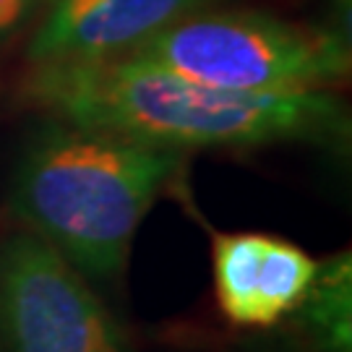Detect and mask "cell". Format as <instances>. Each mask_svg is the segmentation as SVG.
I'll use <instances>...</instances> for the list:
<instances>
[{
  "instance_id": "cell-1",
  "label": "cell",
  "mask_w": 352,
  "mask_h": 352,
  "mask_svg": "<svg viewBox=\"0 0 352 352\" xmlns=\"http://www.w3.org/2000/svg\"><path fill=\"white\" fill-rule=\"evenodd\" d=\"M29 94L71 126L177 151L350 139V115L327 89L227 91L133 58L37 65Z\"/></svg>"
},
{
  "instance_id": "cell-7",
  "label": "cell",
  "mask_w": 352,
  "mask_h": 352,
  "mask_svg": "<svg viewBox=\"0 0 352 352\" xmlns=\"http://www.w3.org/2000/svg\"><path fill=\"white\" fill-rule=\"evenodd\" d=\"M266 235L222 232L214 235V289L222 314L238 327H261L258 316V264Z\"/></svg>"
},
{
  "instance_id": "cell-4",
  "label": "cell",
  "mask_w": 352,
  "mask_h": 352,
  "mask_svg": "<svg viewBox=\"0 0 352 352\" xmlns=\"http://www.w3.org/2000/svg\"><path fill=\"white\" fill-rule=\"evenodd\" d=\"M0 352H133L128 331L52 245L0 238Z\"/></svg>"
},
{
  "instance_id": "cell-5",
  "label": "cell",
  "mask_w": 352,
  "mask_h": 352,
  "mask_svg": "<svg viewBox=\"0 0 352 352\" xmlns=\"http://www.w3.org/2000/svg\"><path fill=\"white\" fill-rule=\"evenodd\" d=\"M209 0H50L26 55L34 65L120 58Z\"/></svg>"
},
{
  "instance_id": "cell-9",
  "label": "cell",
  "mask_w": 352,
  "mask_h": 352,
  "mask_svg": "<svg viewBox=\"0 0 352 352\" xmlns=\"http://www.w3.org/2000/svg\"><path fill=\"white\" fill-rule=\"evenodd\" d=\"M50 0H0V45L21 34L26 26L45 13Z\"/></svg>"
},
{
  "instance_id": "cell-3",
  "label": "cell",
  "mask_w": 352,
  "mask_h": 352,
  "mask_svg": "<svg viewBox=\"0 0 352 352\" xmlns=\"http://www.w3.org/2000/svg\"><path fill=\"white\" fill-rule=\"evenodd\" d=\"M227 91H305L350 74L347 34L266 13H190L120 55Z\"/></svg>"
},
{
  "instance_id": "cell-8",
  "label": "cell",
  "mask_w": 352,
  "mask_h": 352,
  "mask_svg": "<svg viewBox=\"0 0 352 352\" xmlns=\"http://www.w3.org/2000/svg\"><path fill=\"white\" fill-rule=\"evenodd\" d=\"M316 272L318 261L302 251L300 245L266 235L256 285L261 327L277 324L300 305Z\"/></svg>"
},
{
  "instance_id": "cell-2",
  "label": "cell",
  "mask_w": 352,
  "mask_h": 352,
  "mask_svg": "<svg viewBox=\"0 0 352 352\" xmlns=\"http://www.w3.org/2000/svg\"><path fill=\"white\" fill-rule=\"evenodd\" d=\"M183 164L151 146L52 118L16 162L8 212L91 282L123 274L133 235Z\"/></svg>"
},
{
  "instance_id": "cell-6",
  "label": "cell",
  "mask_w": 352,
  "mask_h": 352,
  "mask_svg": "<svg viewBox=\"0 0 352 352\" xmlns=\"http://www.w3.org/2000/svg\"><path fill=\"white\" fill-rule=\"evenodd\" d=\"M289 316L314 352H352V253H337L318 264L311 287Z\"/></svg>"
}]
</instances>
